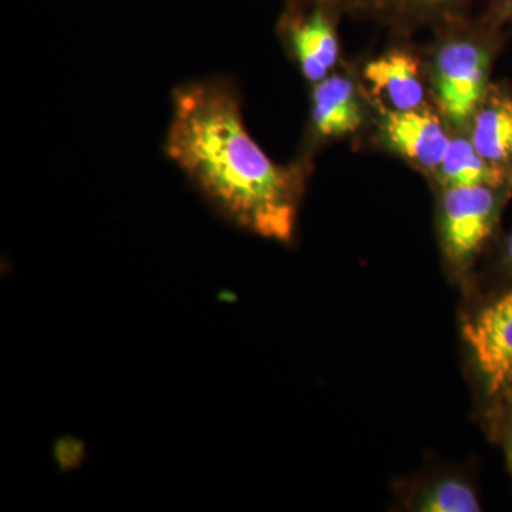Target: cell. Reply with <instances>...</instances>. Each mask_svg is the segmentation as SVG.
Returning a JSON list of instances; mask_svg holds the SVG:
<instances>
[{
	"label": "cell",
	"instance_id": "6da1fadb",
	"mask_svg": "<svg viewBox=\"0 0 512 512\" xmlns=\"http://www.w3.org/2000/svg\"><path fill=\"white\" fill-rule=\"evenodd\" d=\"M165 153L228 220L291 241L301 170L266 156L245 126L232 84L210 79L177 87Z\"/></svg>",
	"mask_w": 512,
	"mask_h": 512
},
{
	"label": "cell",
	"instance_id": "7a4b0ae2",
	"mask_svg": "<svg viewBox=\"0 0 512 512\" xmlns=\"http://www.w3.org/2000/svg\"><path fill=\"white\" fill-rule=\"evenodd\" d=\"M487 50L471 39L448 40L434 63L437 97L444 116L463 124L476 114L487 94Z\"/></svg>",
	"mask_w": 512,
	"mask_h": 512
},
{
	"label": "cell",
	"instance_id": "3957f363",
	"mask_svg": "<svg viewBox=\"0 0 512 512\" xmlns=\"http://www.w3.org/2000/svg\"><path fill=\"white\" fill-rule=\"evenodd\" d=\"M497 188L450 185L441 201V237L451 262L467 264L493 232L498 212Z\"/></svg>",
	"mask_w": 512,
	"mask_h": 512
},
{
	"label": "cell",
	"instance_id": "277c9868",
	"mask_svg": "<svg viewBox=\"0 0 512 512\" xmlns=\"http://www.w3.org/2000/svg\"><path fill=\"white\" fill-rule=\"evenodd\" d=\"M464 339L488 392L512 390V289L485 305L464 326Z\"/></svg>",
	"mask_w": 512,
	"mask_h": 512
},
{
	"label": "cell",
	"instance_id": "5b68a950",
	"mask_svg": "<svg viewBox=\"0 0 512 512\" xmlns=\"http://www.w3.org/2000/svg\"><path fill=\"white\" fill-rule=\"evenodd\" d=\"M284 25L303 76L313 84L322 82L339 57L338 35L328 5L311 3L306 9L292 6Z\"/></svg>",
	"mask_w": 512,
	"mask_h": 512
},
{
	"label": "cell",
	"instance_id": "8992f818",
	"mask_svg": "<svg viewBox=\"0 0 512 512\" xmlns=\"http://www.w3.org/2000/svg\"><path fill=\"white\" fill-rule=\"evenodd\" d=\"M384 138L407 160L424 168H439L451 138L439 117L426 109L384 110Z\"/></svg>",
	"mask_w": 512,
	"mask_h": 512
},
{
	"label": "cell",
	"instance_id": "52a82bcc",
	"mask_svg": "<svg viewBox=\"0 0 512 512\" xmlns=\"http://www.w3.org/2000/svg\"><path fill=\"white\" fill-rule=\"evenodd\" d=\"M365 77L373 92L389 101L392 110L420 109L424 84L416 57L407 52L386 53L365 67Z\"/></svg>",
	"mask_w": 512,
	"mask_h": 512
},
{
	"label": "cell",
	"instance_id": "ba28073f",
	"mask_svg": "<svg viewBox=\"0 0 512 512\" xmlns=\"http://www.w3.org/2000/svg\"><path fill=\"white\" fill-rule=\"evenodd\" d=\"M312 124L323 138L342 137L362 124V110L355 86L340 74H333L315 84L312 94Z\"/></svg>",
	"mask_w": 512,
	"mask_h": 512
},
{
	"label": "cell",
	"instance_id": "9c48e42d",
	"mask_svg": "<svg viewBox=\"0 0 512 512\" xmlns=\"http://www.w3.org/2000/svg\"><path fill=\"white\" fill-rule=\"evenodd\" d=\"M471 143L497 167L512 163V96L493 89L474 114Z\"/></svg>",
	"mask_w": 512,
	"mask_h": 512
},
{
	"label": "cell",
	"instance_id": "30bf717a",
	"mask_svg": "<svg viewBox=\"0 0 512 512\" xmlns=\"http://www.w3.org/2000/svg\"><path fill=\"white\" fill-rule=\"evenodd\" d=\"M440 174L450 185H488L498 188L504 184L505 170L485 160L471 140L451 138L440 164Z\"/></svg>",
	"mask_w": 512,
	"mask_h": 512
},
{
	"label": "cell",
	"instance_id": "8fae6325",
	"mask_svg": "<svg viewBox=\"0 0 512 512\" xmlns=\"http://www.w3.org/2000/svg\"><path fill=\"white\" fill-rule=\"evenodd\" d=\"M419 511L426 512H477L480 501L474 488L456 477L444 478L421 495Z\"/></svg>",
	"mask_w": 512,
	"mask_h": 512
},
{
	"label": "cell",
	"instance_id": "7c38bea8",
	"mask_svg": "<svg viewBox=\"0 0 512 512\" xmlns=\"http://www.w3.org/2000/svg\"><path fill=\"white\" fill-rule=\"evenodd\" d=\"M457 0H376L383 8L400 10H439L453 5Z\"/></svg>",
	"mask_w": 512,
	"mask_h": 512
},
{
	"label": "cell",
	"instance_id": "4fadbf2b",
	"mask_svg": "<svg viewBox=\"0 0 512 512\" xmlns=\"http://www.w3.org/2000/svg\"><path fill=\"white\" fill-rule=\"evenodd\" d=\"M498 6L504 15L512 16V0H498Z\"/></svg>",
	"mask_w": 512,
	"mask_h": 512
},
{
	"label": "cell",
	"instance_id": "5bb4252c",
	"mask_svg": "<svg viewBox=\"0 0 512 512\" xmlns=\"http://www.w3.org/2000/svg\"><path fill=\"white\" fill-rule=\"evenodd\" d=\"M507 258H508V264H510L512 269V232L510 235V238H508L507 241Z\"/></svg>",
	"mask_w": 512,
	"mask_h": 512
},
{
	"label": "cell",
	"instance_id": "9a60e30c",
	"mask_svg": "<svg viewBox=\"0 0 512 512\" xmlns=\"http://www.w3.org/2000/svg\"><path fill=\"white\" fill-rule=\"evenodd\" d=\"M508 458H510V464H511V470H512V423H511V429L510 433H508Z\"/></svg>",
	"mask_w": 512,
	"mask_h": 512
},
{
	"label": "cell",
	"instance_id": "2e32d148",
	"mask_svg": "<svg viewBox=\"0 0 512 512\" xmlns=\"http://www.w3.org/2000/svg\"><path fill=\"white\" fill-rule=\"evenodd\" d=\"M299 2L320 3V5H329L330 0H299Z\"/></svg>",
	"mask_w": 512,
	"mask_h": 512
}]
</instances>
